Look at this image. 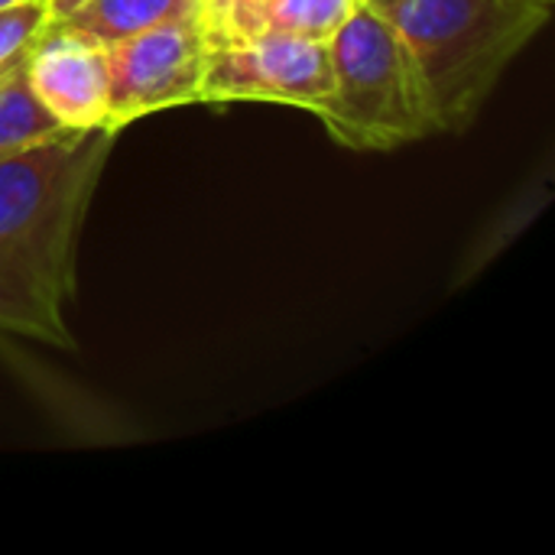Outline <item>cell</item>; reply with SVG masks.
<instances>
[{"mask_svg": "<svg viewBox=\"0 0 555 555\" xmlns=\"http://www.w3.org/2000/svg\"><path fill=\"white\" fill-rule=\"evenodd\" d=\"M403 36L436 133L472 127L507 65L550 23L555 0H367Z\"/></svg>", "mask_w": 555, "mask_h": 555, "instance_id": "cell-2", "label": "cell"}, {"mask_svg": "<svg viewBox=\"0 0 555 555\" xmlns=\"http://www.w3.org/2000/svg\"><path fill=\"white\" fill-rule=\"evenodd\" d=\"M10 3H20V0H0V7H10Z\"/></svg>", "mask_w": 555, "mask_h": 555, "instance_id": "cell-13", "label": "cell"}, {"mask_svg": "<svg viewBox=\"0 0 555 555\" xmlns=\"http://www.w3.org/2000/svg\"><path fill=\"white\" fill-rule=\"evenodd\" d=\"M68 133L29 91L23 68L0 85V159Z\"/></svg>", "mask_w": 555, "mask_h": 555, "instance_id": "cell-8", "label": "cell"}, {"mask_svg": "<svg viewBox=\"0 0 555 555\" xmlns=\"http://www.w3.org/2000/svg\"><path fill=\"white\" fill-rule=\"evenodd\" d=\"M218 46L221 42L205 16V7L137 36L104 42L107 124L124 130L130 120L146 114L198 104L202 81Z\"/></svg>", "mask_w": 555, "mask_h": 555, "instance_id": "cell-4", "label": "cell"}, {"mask_svg": "<svg viewBox=\"0 0 555 555\" xmlns=\"http://www.w3.org/2000/svg\"><path fill=\"white\" fill-rule=\"evenodd\" d=\"M23 78L36 101L65 130H94L107 124V65L101 42L49 20L29 42Z\"/></svg>", "mask_w": 555, "mask_h": 555, "instance_id": "cell-6", "label": "cell"}, {"mask_svg": "<svg viewBox=\"0 0 555 555\" xmlns=\"http://www.w3.org/2000/svg\"><path fill=\"white\" fill-rule=\"evenodd\" d=\"M332 94L315 107L325 130L348 150H397L436 133L420 68L367 0L328 39Z\"/></svg>", "mask_w": 555, "mask_h": 555, "instance_id": "cell-3", "label": "cell"}, {"mask_svg": "<svg viewBox=\"0 0 555 555\" xmlns=\"http://www.w3.org/2000/svg\"><path fill=\"white\" fill-rule=\"evenodd\" d=\"M332 94L328 39L267 29L244 42L218 46L198 101H276L309 114Z\"/></svg>", "mask_w": 555, "mask_h": 555, "instance_id": "cell-5", "label": "cell"}, {"mask_svg": "<svg viewBox=\"0 0 555 555\" xmlns=\"http://www.w3.org/2000/svg\"><path fill=\"white\" fill-rule=\"evenodd\" d=\"M49 20H52L49 0H20L0 7V65L26 52Z\"/></svg>", "mask_w": 555, "mask_h": 555, "instance_id": "cell-10", "label": "cell"}, {"mask_svg": "<svg viewBox=\"0 0 555 555\" xmlns=\"http://www.w3.org/2000/svg\"><path fill=\"white\" fill-rule=\"evenodd\" d=\"M224 0H202V7H205V13H211V10H218Z\"/></svg>", "mask_w": 555, "mask_h": 555, "instance_id": "cell-12", "label": "cell"}, {"mask_svg": "<svg viewBox=\"0 0 555 555\" xmlns=\"http://www.w3.org/2000/svg\"><path fill=\"white\" fill-rule=\"evenodd\" d=\"M120 130H68L0 159V332L75 348V244Z\"/></svg>", "mask_w": 555, "mask_h": 555, "instance_id": "cell-1", "label": "cell"}, {"mask_svg": "<svg viewBox=\"0 0 555 555\" xmlns=\"http://www.w3.org/2000/svg\"><path fill=\"white\" fill-rule=\"evenodd\" d=\"M198 10L202 0H85L72 13L55 16V23L104 46Z\"/></svg>", "mask_w": 555, "mask_h": 555, "instance_id": "cell-7", "label": "cell"}, {"mask_svg": "<svg viewBox=\"0 0 555 555\" xmlns=\"http://www.w3.org/2000/svg\"><path fill=\"white\" fill-rule=\"evenodd\" d=\"M78 3H85V0H49V10H52V20L55 16H65V13H72Z\"/></svg>", "mask_w": 555, "mask_h": 555, "instance_id": "cell-11", "label": "cell"}, {"mask_svg": "<svg viewBox=\"0 0 555 555\" xmlns=\"http://www.w3.org/2000/svg\"><path fill=\"white\" fill-rule=\"evenodd\" d=\"M361 3L364 0H273L267 13V29L306 39H332Z\"/></svg>", "mask_w": 555, "mask_h": 555, "instance_id": "cell-9", "label": "cell"}]
</instances>
